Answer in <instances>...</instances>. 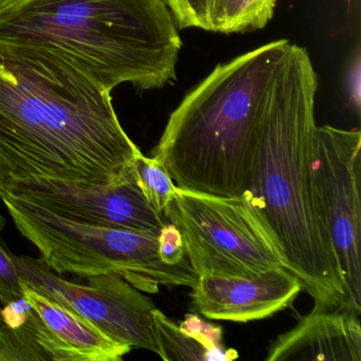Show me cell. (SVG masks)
<instances>
[{
	"instance_id": "cell-1",
	"label": "cell",
	"mask_w": 361,
	"mask_h": 361,
	"mask_svg": "<svg viewBox=\"0 0 361 361\" xmlns=\"http://www.w3.org/2000/svg\"><path fill=\"white\" fill-rule=\"evenodd\" d=\"M111 94L58 54L0 45V158L8 181L116 185L134 178L141 151Z\"/></svg>"
},
{
	"instance_id": "cell-2",
	"label": "cell",
	"mask_w": 361,
	"mask_h": 361,
	"mask_svg": "<svg viewBox=\"0 0 361 361\" xmlns=\"http://www.w3.org/2000/svg\"><path fill=\"white\" fill-rule=\"evenodd\" d=\"M317 90L308 52L289 43L266 103L250 185L243 197L314 306L338 308L343 307V288L312 169Z\"/></svg>"
},
{
	"instance_id": "cell-3",
	"label": "cell",
	"mask_w": 361,
	"mask_h": 361,
	"mask_svg": "<svg viewBox=\"0 0 361 361\" xmlns=\"http://www.w3.org/2000/svg\"><path fill=\"white\" fill-rule=\"evenodd\" d=\"M0 45L58 54L111 92L172 83L183 43L164 0H0Z\"/></svg>"
},
{
	"instance_id": "cell-4",
	"label": "cell",
	"mask_w": 361,
	"mask_h": 361,
	"mask_svg": "<svg viewBox=\"0 0 361 361\" xmlns=\"http://www.w3.org/2000/svg\"><path fill=\"white\" fill-rule=\"evenodd\" d=\"M290 42H271L214 71L171 114L153 158L176 188L240 197L250 185L264 111Z\"/></svg>"
},
{
	"instance_id": "cell-5",
	"label": "cell",
	"mask_w": 361,
	"mask_h": 361,
	"mask_svg": "<svg viewBox=\"0 0 361 361\" xmlns=\"http://www.w3.org/2000/svg\"><path fill=\"white\" fill-rule=\"evenodd\" d=\"M0 197L16 229L56 274L80 278L116 274L147 293H158L160 286L192 288L197 281L191 265L164 263L158 234L85 225L8 193Z\"/></svg>"
},
{
	"instance_id": "cell-6",
	"label": "cell",
	"mask_w": 361,
	"mask_h": 361,
	"mask_svg": "<svg viewBox=\"0 0 361 361\" xmlns=\"http://www.w3.org/2000/svg\"><path fill=\"white\" fill-rule=\"evenodd\" d=\"M166 219L178 228L198 276L288 269L278 245L243 196L219 197L176 188Z\"/></svg>"
},
{
	"instance_id": "cell-7",
	"label": "cell",
	"mask_w": 361,
	"mask_h": 361,
	"mask_svg": "<svg viewBox=\"0 0 361 361\" xmlns=\"http://www.w3.org/2000/svg\"><path fill=\"white\" fill-rule=\"evenodd\" d=\"M314 183L343 288V307L361 314V134L317 126Z\"/></svg>"
},
{
	"instance_id": "cell-8",
	"label": "cell",
	"mask_w": 361,
	"mask_h": 361,
	"mask_svg": "<svg viewBox=\"0 0 361 361\" xmlns=\"http://www.w3.org/2000/svg\"><path fill=\"white\" fill-rule=\"evenodd\" d=\"M23 284L62 304L96 324L113 339L132 348L158 354L153 312L155 304L142 291L116 274L73 282L39 259L13 255Z\"/></svg>"
},
{
	"instance_id": "cell-9",
	"label": "cell",
	"mask_w": 361,
	"mask_h": 361,
	"mask_svg": "<svg viewBox=\"0 0 361 361\" xmlns=\"http://www.w3.org/2000/svg\"><path fill=\"white\" fill-rule=\"evenodd\" d=\"M1 193L85 225L159 234L168 223L166 217L149 206L135 176L116 185H83L48 178L9 180Z\"/></svg>"
},
{
	"instance_id": "cell-10",
	"label": "cell",
	"mask_w": 361,
	"mask_h": 361,
	"mask_svg": "<svg viewBox=\"0 0 361 361\" xmlns=\"http://www.w3.org/2000/svg\"><path fill=\"white\" fill-rule=\"evenodd\" d=\"M304 287L286 268L248 276H198L192 306L210 320L251 322L288 307Z\"/></svg>"
},
{
	"instance_id": "cell-11",
	"label": "cell",
	"mask_w": 361,
	"mask_h": 361,
	"mask_svg": "<svg viewBox=\"0 0 361 361\" xmlns=\"http://www.w3.org/2000/svg\"><path fill=\"white\" fill-rule=\"evenodd\" d=\"M267 361H360V314L320 308L302 317L268 348Z\"/></svg>"
},
{
	"instance_id": "cell-12",
	"label": "cell",
	"mask_w": 361,
	"mask_h": 361,
	"mask_svg": "<svg viewBox=\"0 0 361 361\" xmlns=\"http://www.w3.org/2000/svg\"><path fill=\"white\" fill-rule=\"evenodd\" d=\"M79 361L22 297L0 303V361Z\"/></svg>"
},
{
	"instance_id": "cell-13",
	"label": "cell",
	"mask_w": 361,
	"mask_h": 361,
	"mask_svg": "<svg viewBox=\"0 0 361 361\" xmlns=\"http://www.w3.org/2000/svg\"><path fill=\"white\" fill-rule=\"evenodd\" d=\"M23 283V282H22ZM25 298L79 361H120L132 350L73 310L24 284Z\"/></svg>"
},
{
	"instance_id": "cell-14",
	"label": "cell",
	"mask_w": 361,
	"mask_h": 361,
	"mask_svg": "<svg viewBox=\"0 0 361 361\" xmlns=\"http://www.w3.org/2000/svg\"><path fill=\"white\" fill-rule=\"evenodd\" d=\"M158 355L168 361H217L233 360L238 353L224 350L223 345H215L200 336L183 329L161 310L153 312Z\"/></svg>"
},
{
	"instance_id": "cell-15",
	"label": "cell",
	"mask_w": 361,
	"mask_h": 361,
	"mask_svg": "<svg viewBox=\"0 0 361 361\" xmlns=\"http://www.w3.org/2000/svg\"><path fill=\"white\" fill-rule=\"evenodd\" d=\"M278 0H213L212 32L231 35L263 29L274 16Z\"/></svg>"
},
{
	"instance_id": "cell-16",
	"label": "cell",
	"mask_w": 361,
	"mask_h": 361,
	"mask_svg": "<svg viewBox=\"0 0 361 361\" xmlns=\"http://www.w3.org/2000/svg\"><path fill=\"white\" fill-rule=\"evenodd\" d=\"M134 176L149 206L166 219L176 192L168 171L155 158L140 153L134 161Z\"/></svg>"
},
{
	"instance_id": "cell-17",
	"label": "cell",
	"mask_w": 361,
	"mask_h": 361,
	"mask_svg": "<svg viewBox=\"0 0 361 361\" xmlns=\"http://www.w3.org/2000/svg\"><path fill=\"white\" fill-rule=\"evenodd\" d=\"M181 29L196 28L212 32L211 10L213 0H164Z\"/></svg>"
},
{
	"instance_id": "cell-18",
	"label": "cell",
	"mask_w": 361,
	"mask_h": 361,
	"mask_svg": "<svg viewBox=\"0 0 361 361\" xmlns=\"http://www.w3.org/2000/svg\"><path fill=\"white\" fill-rule=\"evenodd\" d=\"M6 221L0 215V303H8L24 297V284L20 281L13 255L4 242L1 231Z\"/></svg>"
},
{
	"instance_id": "cell-19",
	"label": "cell",
	"mask_w": 361,
	"mask_h": 361,
	"mask_svg": "<svg viewBox=\"0 0 361 361\" xmlns=\"http://www.w3.org/2000/svg\"><path fill=\"white\" fill-rule=\"evenodd\" d=\"M158 238L160 257L164 263L171 266L191 265L188 259L183 236L174 224L168 221L158 234Z\"/></svg>"
},
{
	"instance_id": "cell-20",
	"label": "cell",
	"mask_w": 361,
	"mask_h": 361,
	"mask_svg": "<svg viewBox=\"0 0 361 361\" xmlns=\"http://www.w3.org/2000/svg\"><path fill=\"white\" fill-rule=\"evenodd\" d=\"M179 325L183 329H187V331L200 336L210 343L215 344V345H223L221 344V329H219V326L208 324L195 314H189L185 320Z\"/></svg>"
},
{
	"instance_id": "cell-21",
	"label": "cell",
	"mask_w": 361,
	"mask_h": 361,
	"mask_svg": "<svg viewBox=\"0 0 361 361\" xmlns=\"http://www.w3.org/2000/svg\"><path fill=\"white\" fill-rule=\"evenodd\" d=\"M8 178L7 175H6L5 169H4L3 161H1V158H0V194L5 189L6 183H7Z\"/></svg>"
}]
</instances>
